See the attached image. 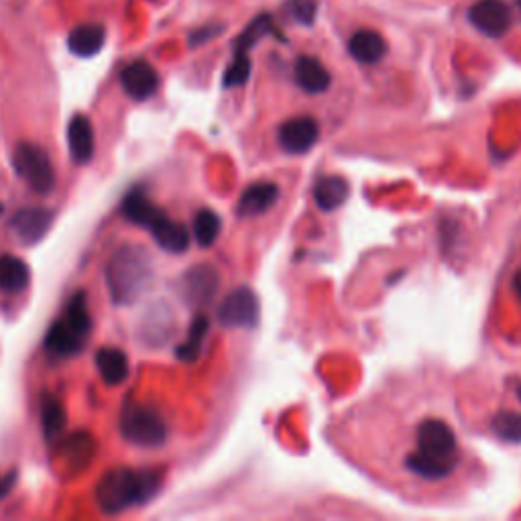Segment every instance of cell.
<instances>
[{"label": "cell", "mask_w": 521, "mask_h": 521, "mask_svg": "<svg viewBox=\"0 0 521 521\" xmlns=\"http://www.w3.org/2000/svg\"><path fill=\"white\" fill-rule=\"evenodd\" d=\"M121 84L132 101H149L159 88V73L151 63L139 60L122 70Z\"/></svg>", "instance_id": "cell-11"}, {"label": "cell", "mask_w": 521, "mask_h": 521, "mask_svg": "<svg viewBox=\"0 0 521 521\" xmlns=\"http://www.w3.org/2000/svg\"><path fill=\"white\" fill-rule=\"evenodd\" d=\"M106 31L98 23H84L73 27L68 35V47L73 55L92 57L104 47Z\"/></svg>", "instance_id": "cell-22"}, {"label": "cell", "mask_w": 521, "mask_h": 521, "mask_svg": "<svg viewBox=\"0 0 521 521\" xmlns=\"http://www.w3.org/2000/svg\"><path fill=\"white\" fill-rule=\"evenodd\" d=\"M121 432L127 442L143 446V449H155L168 440V424L161 413L139 403H129L122 410Z\"/></svg>", "instance_id": "cell-4"}, {"label": "cell", "mask_w": 521, "mask_h": 521, "mask_svg": "<svg viewBox=\"0 0 521 521\" xmlns=\"http://www.w3.org/2000/svg\"><path fill=\"white\" fill-rule=\"evenodd\" d=\"M53 225V212L47 208H23L11 218L13 235L23 245H37L43 241Z\"/></svg>", "instance_id": "cell-10"}, {"label": "cell", "mask_w": 521, "mask_h": 521, "mask_svg": "<svg viewBox=\"0 0 521 521\" xmlns=\"http://www.w3.org/2000/svg\"><path fill=\"white\" fill-rule=\"evenodd\" d=\"M84 334H80L78 330H73L63 318L55 320L53 326L49 328L45 336V349L53 354V357H73L86 343Z\"/></svg>", "instance_id": "cell-14"}, {"label": "cell", "mask_w": 521, "mask_h": 521, "mask_svg": "<svg viewBox=\"0 0 521 521\" xmlns=\"http://www.w3.org/2000/svg\"><path fill=\"white\" fill-rule=\"evenodd\" d=\"M94 362L106 385L117 387L129 379V359L125 351L114 349V346H104V349L94 354Z\"/></svg>", "instance_id": "cell-21"}, {"label": "cell", "mask_w": 521, "mask_h": 521, "mask_svg": "<svg viewBox=\"0 0 521 521\" xmlns=\"http://www.w3.org/2000/svg\"><path fill=\"white\" fill-rule=\"evenodd\" d=\"M251 78V60L246 53H236L233 63L225 72V88L243 86Z\"/></svg>", "instance_id": "cell-30"}, {"label": "cell", "mask_w": 521, "mask_h": 521, "mask_svg": "<svg viewBox=\"0 0 521 521\" xmlns=\"http://www.w3.org/2000/svg\"><path fill=\"white\" fill-rule=\"evenodd\" d=\"M106 285L112 302L127 305L137 302L153 281V259L143 246L125 245L106 263Z\"/></svg>", "instance_id": "cell-3"}, {"label": "cell", "mask_w": 521, "mask_h": 521, "mask_svg": "<svg viewBox=\"0 0 521 521\" xmlns=\"http://www.w3.org/2000/svg\"><path fill=\"white\" fill-rule=\"evenodd\" d=\"M96 454V440L92 434L76 432L68 436L60 449L63 467L68 470H84Z\"/></svg>", "instance_id": "cell-16"}, {"label": "cell", "mask_w": 521, "mask_h": 521, "mask_svg": "<svg viewBox=\"0 0 521 521\" xmlns=\"http://www.w3.org/2000/svg\"><path fill=\"white\" fill-rule=\"evenodd\" d=\"M3 212H5V206H3V204H0V214H3Z\"/></svg>", "instance_id": "cell-37"}, {"label": "cell", "mask_w": 521, "mask_h": 521, "mask_svg": "<svg viewBox=\"0 0 521 521\" xmlns=\"http://www.w3.org/2000/svg\"><path fill=\"white\" fill-rule=\"evenodd\" d=\"M458 465V444L454 429L440 418L421 420L416 429V452L405 467L426 481H442Z\"/></svg>", "instance_id": "cell-1"}, {"label": "cell", "mask_w": 521, "mask_h": 521, "mask_svg": "<svg viewBox=\"0 0 521 521\" xmlns=\"http://www.w3.org/2000/svg\"><path fill=\"white\" fill-rule=\"evenodd\" d=\"M279 200V186L273 181H257L243 192L241 200L236 204V214L243 218L261 217L271 210Z\"/></svg>", "instance_id": "cell-12"}, {"label": "cell", "mask_w": 521, "mask_h": 521, "mask_svg": "<svg viewBox=\"0 0 521 521\" xmlns=\"http://www.w3.org/2000/svg\"><path fill=\"white\" fill-rule=\"evenodd\" d=\"M208 330H210V320L206 318L204 314H198V316L192 320V324H189V333L186 336V341L176 349L178 359L184 362H194L200 359L202 346H204Z\"/></svg>", "instance_id": "cell-24"}, {"label": "cell", "mask_w": 521, "mask_h": 521, "mask_svg": "<svg viewBox=\"0 0 521 521\" xmlns=\"http://www.w3.org/2000/svg\"><path fill=\"white\" fill-rule=\"evenodd\" d=\"M316 0H287L285 3V13L302 24H312L316 19Z\"/></svg>", "instance_id": "cell-31"}, {"label": "cell", "mask_w": 521, "mask_h": 521, "mask_svg": "<svg viewBox=\"0 0 521 521\" xmlns=\"http://www.w3.org/2000/svg\"><path fill=\"white\" fill-rule=\"evenodd\" d=\"M514 292L517 294V297L521 300V269L514 275Z\"/></svg>", "instance_id": "cell-34"}, {"label": "cell", "mask_w": 521, "mask_h": 521, "mask_svg": "<svg viewBox=\"0 0 521 521\" xmlns=\"http://www.w3.org/2000/svg\"><path fill=\"white\" fill-rule=\"evenodd\" d=\"M516 6H517V11H519V16H521V0H516Z\"/></svg>", "instance_id": "cell-35"}, {"label": "cell", "mask_w": 521, "mask_h": 521, "mask_svg": "<svg viewBox=\"0 0 521 521\" xmlns=\"http://www.w3.org/2000/svg\"><path fill=\"white\" fill-rule=\"evenodd\" d=\"M13 168L33 192L49 194L55 188V169L49 155L39 145L19 143L13 153Z\"/></svg>", "instance_id": "cell-5"}, {"label": "cell", "mask_w": 521, "mask_h": 521, "mask_svg": "<svg viewBox=\"0 0 521 521\" xmlns=\"http://www.w3.org/2000/svg\"><path fill=\"white\" fill-rule=\"evenodd\" d=\"M68 145H70V155L73 161L80 165H86L92 161L94 129L86 114H76V117H72L70 125H68Z\"/></svg>", "instance_id": "cell-13"}, {"label": "cell", "mask_w": 521, "mask_h": 521, "mask_svg": "<svg viewBox=\"0 0 521 521\" xmlns=\"http://www.w3.org/2000/svg\"><path fill=\"white\" fill-rule=\"evenodd\" d=\"M349 52L359 63L373 65L381 62L387 53V41L373 29H361L349 39Z\"/></svg>", "instance_id": "cell-17"}, {"label": "cell", "mask_w": 521, "mask_h": 521, "mask_svg": "<svg viewBox=\"0 0 521 521\" xmlns=\"http://www.w3.org/2000/svg\"><path fill=\"white\" fill-rule=\"evenodd\" d=\"M122 214H125V218L130 220L132 225H139V227H145L147 230L151 228L157 220L165 217V212L159 208V206H155L151 200H149L147 194L143 189H130L127 194L125 202H122Z\"/></svg>", "instance_id": "cell-18"}, {"label": "cell", "mask_w": 521, "mask_h": 521, "mask_svg": "<svg viewBox=\"0 0 521 521\" xmlns=\"http://www.w3.org/2000/svg\"><path fill=\"white\" fill-rule=\"evenodd\" d=\"M16 478H19V473H16V470H8L6 475L0 477V501H3L6 495L13 491Z\"/></svg>", "instance_id": "cell-33"}, {"label": "cell", "mask_w": 521, "mask_h": 521, "mask_svg": "<svg viewBox=\"0 0 521 521\" xmlns=\"http://www.w3.org/2000/svg\"><path fill=\"white\" fill-rule=\"evenodd\" d=\"M493 432L501 440L511 444H521V413L516 411H499L491 421Z\"/></svg>", "instance_id": "cell-29"}, {"label": "cell", "mask_w": 521, "mask_h": 521, "mask_svg": "<svg viewBox=\"0 0 521 521\" xmlns=\"http://www.w3.org/2000/svg\"><path fill=\"white\" fill-rule=\"evenodd\" d=\"M220 275L212 265H196V267L188 269L181 279V292L184 297L194 305L208 304L218 292Z\"/></svg>", "instance_id": "cell-9"}, {"label": "cell", "mask_w": 521, "mask_h": 521, "mask_svg": "<svg viewBox=\"0 0 521 521\" xmlns=\"http://www.w3.org/2000/svg\"><path fill=\"white\" fill-rule=\"evenodd\" d=\"M320 137L318 122L312 117H295L285 121L277 130V140L285 153L302 155L316 145Z\"/></svg>", "instance_id": "cell-8"}, {"label": "cell", "mask_w": 521, "mask_h": 521, "mask_svg": "<svg viewBox=\"0 0 521 521\" xmlns=\"http://www.w3.org/2000/svg\"><path fill=\"white\" fill-rule=\"evenodd\" d=\"M517 397H519V401H521V383L517 385Z\"/></svg>", "instance_id": "cell-36"}, {"label": "cell", "mask_w": 521, "mask_h": 521, "mask_svg": "<svg viewBox=\"0 0 521 521\" xmlns=\"http://www.w3.org/2000/svg\"><path fill=\"white\" fill-rule=\"evenodd\" d=\"M63 320L68 322L73 330H78L80 334H84V336L90 334V330H92V318H90L84 292H78L68 302V310H65Z\"/></svg>", "instance_id": "cell-28"}, {"label": "cell", "mask_w": 521, "mask_h": 521, "mask_svg": "<svg viewBox=\"0 0 521 521\" xmlns=\"http://www.w3.org/2000/svg\"><path fill=\"white\" fill-rule=\"evenodd\" d=\"M149 233L153 235L155 243L168 253H173V255L186 253L188 246H189L188 228L181 225V222L171 220L168 214H165L163 218L157 220L155 225L149 228Z\"/></svg>", "instance_id": "cell-20"}, {"label": "cell", "mask_w": 521, "mask_h": 521, "mask_svg": "<svg viewBox=\"0 0 521 521\" xmlns=\"http://www.w3.org/2000/svg\"><path fill=\"white\" fill-rule=\"evenodd\" d=\"M294 76L297 86H300L304 92L308 94H322L330 88V72L324 68V63L318 62L316 57L312 55H302L297 57Z\"/></svg>", "instance_id": "cell-15"}, {"label": "cell", "mask_w": 521, "mask_h": 521, "mask_svg": "<svg viewBox=\"0 0 521 521\" xmlns=\"http://www.w3.org/2000/svg\"><path fill=\"white\" fill-rule=\"evenodd\" d=\"M261 316V304L251 287H238L222 300L218 320L227 328H255Z\"/></svg>", "instance_id": "cell-6"}, {"label": "cell", "mask_w": 521, "mask_h": 521, "mask_svg": "<svg viewBox=\"0 0 521 521\" xmlns=\"http://www.w3.org/2000/svg\"><path fill=\"white\" fill-rule=\"evenodd\" d=\"M220 31H222V27H217V24H208V27L198 29L194 35L189 37V43H192V45H202V43H206V41H210L212 37H217Z\"/></svg>", "instance_id": "cell-32"}, {"label": "cell", "mask_w": 521, "mask_h": 521, "mask_svg": "<svg viewBox=\"0 0 521 521\" xmlns=\"http://www.w3.org/2000/svg\"><path fill=\"white\" fill-rule=\"evenodd\" d=\"M31 284V269L14 255H0V289L6 294H21Z\"/></svg>", "instance_id": "cell-23"}, {"label": "cell", "mask_w": 521, "mask_h": 521, "mask_svg": "<svg viewBox=\"0 0 521 521\" xmlns=\"http://www.w3.org/2000/svg\"><path fill=\"white\" fill-rule=\"evenodd\" d=\"M468 19L483 35L499 39L511 29V8L503 0H477Z\"/></svg>", "instance_id": "cell-7"}, {"label": "cell", "mask_w": 521, "mask_h": 521, "mask_svg": "<svg viewBox=\"0 0 521 521\" xmlns=\"http://www.w3.org/2000/svg\"><path fill=\"white\" fill-rule=\"evenodd\" d=\"M159 470H109L96 485V503L104 514H122L151 501L161 489Z\"/></svg>", "instance_id": "cell-2"}, {"label": "cell", "mask_w": 521, "mask_h": 521, "mask_svg": "<svg viewBox=\"0 0 521 521\" xmlns=\"http://www.w3.org/2000/svg\"><path fill=\"white\" fill-rule=\"evenodd\" d=\"M220 217L214 210H200L196 214L194 218V236H196V243L202 246V249H208L214 243H217V238L220 235Z\"/></svg>", "instance_id": "cell-26"}, {"label": "cell", "mask_w": 521, "mask_h": 521, "mask_svg": "<svg viewBox=\"0 0 521 521\" xmlns=\"http://www.w3.org/2000/svg\"><path fill=\"white\" fill-rule=\"evenodd\" d=\"M351 194L349 181L341 176H322L314 184V202L322 212H333L346 202Z\"/></svg>", "instance_id": "cell-19"}, {"label": "cell", "mask_w": 521, "mask_h": 521, "mask_svg": "<svg viewBox=\"0 0 521 521\" xmlns=\"http://www.w3.org/2000/svg\"><path fill=\"white\" fill-rule=\"evenodd\" d=\"M271 33H277L271 16H269V14L257 16V19L251 21L249 27H246V29L241 33V35L236 37V41H235V52H236V53H246L253 45L259 43L261 37L271 35Z\"/></svg>", "instance_id": "cell-27"}, {"label": "cell", "mask_w": 521, "mask_h": 521, "mask_svg": "<svg viewBox=\"0 0 521 521\" xmlns=\"http://www.w3.org/2000/svg\"><path fill=\"white\" fill-rule=\"evenodd\" d=\"M65 410L62 401L57 400L55 395L45 393L43 400H41V424H43V434L47 438V442H53L62 436L65 429Z\"/></svg>", "instance_id": "cell-25"}]
</instances>
